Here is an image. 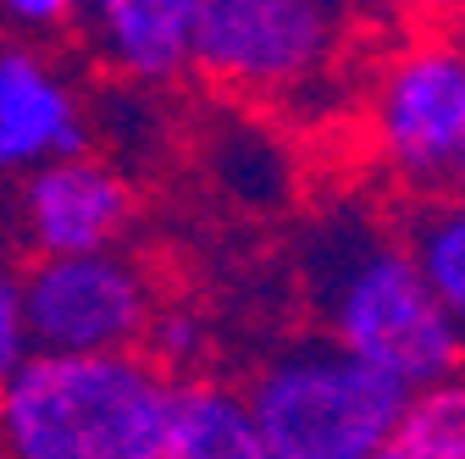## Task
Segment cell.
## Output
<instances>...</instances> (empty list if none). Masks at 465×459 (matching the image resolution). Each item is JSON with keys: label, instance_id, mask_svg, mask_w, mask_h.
Returning <instances> with one entry per match:
<instances>
[{"label": "cell", "instance_id": "9a60e30c", "mask_svg": "<svg viewBox=\"0 0 465 459\" xmlns=\"http://www.w3.org/2000/svg\"><path fill=\"white\" fill-rule=\"evenodd\" d=\"M84 0H0V23L17 34H62L78 23Z\"/></svg>", "mask_w": 465, "mask_h": 459}, {"label": "cell", "instance_id": "277c9868", "mask_svg": "<svg viewBox=\"0 0 465 459\" xmlns=\"http://www.w3.org/2000/svg\"><path fill=\"white\" fill-rule=\"evenodd\" d=\"M343 39V0H200L194 55L232 94H294L316 83Z\"/></svg>", "mask_w": 465, "mask_h": 459}, {"label": "cell", "instance_id": "9c48e42d", "mask_svg": "<svg viewBox=\"0 0 465 459\" xmlns=\"http://www.w3.org/2000/svg\"><path fill=\"white\" fill-rule=\"evenodd\" d=\"M200 0H84L78 34L89 55L128 83H172L189 73Z\"/></svg>", "mask_w": 465, "mask_h": 459}, {"label": "cell", "instance_id": "8fae6325", "mask_svg": "<svg viewBox=\"0 0 465 459\" xmlns=\"http://www.w3.org/2000/svg\"><path fill=\"white\" fill-rule=\"evenodd\" d=\"M371 459H465V366L404 393Z\"/></svg>", "mask_w": 465, "mask_h": 459}, {"label": "cell", "instance_id": "5b68a950", "mask_svg": "<svg viewBox=\"0 0 465 459\" xmlns=\"http://www.w3.org/2000/svg\"><path fill=\"white\" fill-rule=\"evenodd\" d=\"M23 316L34 349H62V355L139 349L155 316V288L150 271L123 249L39 255L23 271Z\"/></svg>", "mask_w": 465, "mask_h": 459}, {"label": "cell", "instance_id": "7a4b0ae2", "mask_svg": "<svg viewBox=\"0 0 465 459\" xmlns=\"http://www.w3.org/2000/svg\"><path fill=\"white\" fill-rule=\"evenodd\" d=\"M172 376L144 349H28L0 382L6 459H150Z\"/></svg>", "mask_w": 465, "mask_h": 459}, {"label": "cell", "instance_id": "ba28073f", "mask_svg": "<svg viewBox=\"0 0 465 459\" xmlns=\"http://www.w3.org/2000/svg\"><path fill=\"white\" fill-rule=\"evenodd\" d=\"M89 150V122L73 78L28 39L0 44V178Z\"/></svg>", "mask_w": 465, "mask_h": 459}, {"label": "cell", "instance_id": "6da1fadb", "mask_svg": "<svg viewBox=\"0 0 465 459\" xmlns=\"http://www.w3.org/2000/svg\"><path fill=\"white\" fill-rule=\"evenodd\" d=\"M305 277L327 337L399 387H421L465 366V332L427 288L404 239L366 221H322Z\"/></svg>", "mask_w": 465, "mask_h": 459}, {"label": "cell", "instance_id": "8992f818", "mask_svg": "<svg viewBox=\"0 0 465 459\" xmlns=\"http://www.w3.org/2000/svg\"><path fill=\"white\" fill-rule=\"evenodd\" d=\"M465 139V39H411L371 89V144L411 189H443Z\"/></svg>", "mask_w": 465, "mask_h": 459}, {"label": "cell", "instance_id": "2e32d148", "mask_svg": "<svg viewBox=\"0 0 465 459\" xmlns=\"http://www.w3.org/2000/svg\"><path fill=\"white\" fill-rule=\"evenodd\" d=\"M377 12H393V17H432L443 6H454V0H371Z\"/></svg>", "mask_w": 465, "mask_h": 459}, {"label": "cell", "instance_id": "52a82bcc", "mask_svg": "<svg viewBox=\"0 0 465 459\" xmlns=\"http://www.w3.org/2000/svg\"><path fill=\"white\" fill-rule=\"evenodd\" d=\"M17 216H23L34 255L116 249L134 221V189L116 166L78 150V155H55V161L23 171Z\"/></svg>", "mask_w": 465, "mask_h": 459}, {"label": "cell", "instance_id": "3957f363", "mask_svg": "<svg viewBox=\"0 0 465 459\" xmlns=\"http://www.w3.org/2000/svg\"><path fill=\"white\" fill-rule=\"evenodd\" d=\"M404 393L411 387L338 349L332 337H316L266 360L244 405L266 459H371Z\"/></svg>", "mask_w": 465, "mask_h": 459}, {"label": "cell", "instance_id": "ac0fdd59", "mask_svg": "<svg viewBox=\"0 0 465 459\" xmlns=\"http://www.w3.org/2000/svg\"><path fill=\"white\" fill-rule=\"evenodd\" d=\"M454 6H465V0H454Z\"/></svg>", "mask_w": 465, "mask_h": 459}, {"label": "cell", "instance_id": "7c38bea8", "mask_svg": "<svg viewBox=\"0 0 465 459\" xmlns=\"http://www.w3.org/2000/svg\"><path fill=\"white\" fill-rule=\"evenodd\" d=\"M404 244H411V255H416V266L427 277V288L438 294V305L465 332V194L416 210Z\"/></svg>", "mask_w": 465, "mask_h": 459}, {"label": "cell", "instance_id": "e0dca14e", "mask_svg": "<svg viewBox=\"0 0 465 459\" xmlns=\"http://www.w3.org/2000/svg\"><path fill=\"white\" fill-rule=\"evenodd\" d=\"M443 189L465 194V139H460V150H454V161H449V171H443Z\"/></svg>", "mask_w": 465, "mask_h": 459}, {"label": "cell", "instance_id": "30bf717a", "mask_svg": "<svg viewBox=\"0 0 465 459\" xmlns=\"http://www.w3.org/2000/svg\"><path fill=\"white\" fill-rule=\"evenodd\" d=\"M150 459H266L244 393L211 376H172L166 421Z\"/></svg>", "mask_w": 465, "mask_h": 459}, {"label": "cell", "instance_id": "5bb4252c", "mask_svg": "<svg viewBox=\"0 0 465 459\" xmlns=\"http://www.w3.org/2000/svg\"><path fill=\"white\" fill-rule=\"evenodd\" d=\"M34 349L28 337V316H23V271H12L0 260V382H6Z\"/></svg>", "mask_w": 465, "mask_h": 459}, {"label": "cell", "instance_id": "4fadbf2b", "mask_svg": "<svg viewBox=\"0 0 465 459\" xmlns=\"http://www.w3.org/2000/svg\"><path fill=\"white\" fill-rule=\"evenodd\" d=\"M139 349L172 376V371H189L200 355H205V321L194 316V310H161L155 305V316H150V327H144V343Z\"/></svg>", "mask_w": 465, "mask_h": 459}]
</instances>
